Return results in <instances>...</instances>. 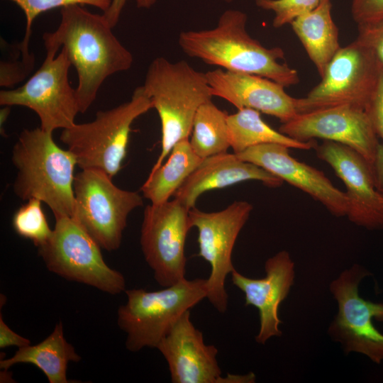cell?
<instances>
[{
    "instance_id": "obj_1",
    "label": "cell",
    "mask_w": 383,
    "mask_h": 383,
    "mask_svg": "<svg viewBox=\"0 0 383 383\" xmlns=\"http://www.w3.org/2000/svg\"><path fill=\"white\" fill-rule=\"evenodd\" d=\"M61 20L53 32L45 33V50H63L76 70L79 113L95 101L104 82L111 75L129 70L132 53L118 40L104 16L72 5L60 9Z\"/></svg>"
},
{
    "instance_id": "obj_2",
    "label": "cell",
    "mask_w": 383,
    "mask_h": 383,
    "mask_svg": "<svg viewBox=\"0 0 383 383\" xmlns=\"http://www.w3.org/2000/svg\"><path fill=\"white\" fill-rule=\"evenodd\" d=\"M247 20L240 10H226L211 29L181 32L179 45L189 57L226 70L262 76L284 87L299 83L298 72L285 62L283 49L266 48L250 36Z\"/></svg>"
},
{
    "instance_id": "obj_3",
    "label": "cell",
    "mask_w": 383,
    "mask_h": 383,
    "mask_svg": "<svg viewBox=\"0 0 383 383\" xmlns=\"http://www.w3.org/2000/svg\"><path fill=\"white\" fill-rule=\"evenodd\" d=\"M11 160L17 170L13 191L19 199H40L55 217H73L77 164L70 151L55 142L52 132L40 127L22 131L13 147Z\"/></svg>"
},
{
    "instance_id": "obj_4",
    "label": "cell",
    "mask_w": 383,
    "mask_h": 383,
    "mask_svg": "<svg viewBox=\"0 0 383 383\" xmlns=\"http://www.w3.org/2000/svg\"><path fill=\"white\" fill-rule=\"evenodd\" d=\"M142 86L161 123L162 150L153 171L177 143L189 138L197 110L213 95L206 72L196 70L184 60L172 62L162 57L151 62Z\"/></svg>"
},
{
    "instance_id": "obj_5",
    "label": "cell",
    "mask_w": 383,
    "mask_h": 383,
    "mask_svg": "<svg viewBox=\"0 0 383 383\" xmlns=\"http://www.w3.org/2000/svg\"><path fill=\"white\" fill-rule=\"evenodd\" d=\"M150 109L152 103L140 86L128 101L98 111L91 121L63 129L60 139L82 170H100L113 177L126 156L132 123Z\"/></svg>"
},
{
    "instance_id": "obj_6",
    "label": "cell",
    "mask_w": 383,
    "mask_h": 383,
    "mask_svg": "<svg viewBox=\"0 0 383 383\" xmlns=\"http://www.w3.org/2000/svg\"><path fill=\"white\" fill-rule=\"evenodd\" d=\"M125 292L127 301L118 309L117 323L126 334V349L135 353L156 348L178 319L206 298V279L184 278L157 291Z\"/></svg>"
},
{
    "instance_id": "obj_7",
    "label": "cell",
    "mask_w": 383,
    "mask_h": 383,
    "mask_svg": "<svg viewBox=\"0 0 383 383\" xmlns=\"http://www.w3.org/2000/svg\"><path fill=\"white\" fill-rule=\"evenodd\" d=\"M48 240L38 247L47 269L64 279L116 295L126 290L122 273L104 261L101 247L70 216H57Z\"/></svg>"
},
{
    "instance_id": "obj_8",
    "label": "cell",
    "mask_w": 383,
    "mask_h": 383,
    "mask_svg": "<svg viewBox=\"0 0 383 383\" xmlns=\"http://www.w3.org/2000/svg\"><path fill=\"white\" fill-rule=\"evenodd\" d=\"M73 218L107 251L118 250L130 213L142 206L138 192L115 185L105 172L84 169L74 180Z\"/></svg>"
},
{
    "instance_id": "obj_9",
    "label": "cell",
    "mask_w": 383,
    "mask_h": 383,
    "mask_svg": "<svg viewBox=\"0 0 383 383\" xmlns=\"http://www.w3.org/2000/svg\"><path fill=\"white\" fill-rule=\"evenodd\" d=\"M46 50L40 68L21 87L0 91L1 106H21L33 111L40 127L53 133L72 126L79 113L76 89L68 77L72 66L66 52Z\"/></svg>"
},
{
    "instance_id": "obj_10",
    "label": "cell",
    "mask_w": 383,
    "mask_h": 383,
    "mask_svg": "<svg viewBox=\"0 0 383 383\" xmlns=\"http://www.w3.org/2000/svg\"><path fill=\"white\" fill-rule=\"evenodd\" d=\"M379 65L357 40L341 47L327 65L321 82L308 94L295 99L298 114L349 105L366 109Z\"/></svg>"
},
{
    "instance_id": "obj_11",
    "label": "cell",
    "mask_w": 383,
    "mask_h": 383,
    "mask_svg": "<svg viewBox=\"0 0 383 383\" xmlns=\"http://www.w3.org/2000/svg\"><path fill=\"white\" fill-rule=\"evenodd\" d=\"M371 273L354 265L342 272L330 284V291L338 303V313L328 327L331 338L339 342L345 354L365 355L373 362L383 361V334L372 319L383 321V304L360 297L358 287Z\"/></svg>"
},
{
    "instance_id": "obj_12",
    "label": "cell",
    "mask_w": 383,
    "mask_h": 383,
    "mask_svg": "<svg viewBox=\"0 0 383 383\" xmlns=\"http://www.w3.org/2000/svg\"><path fill=\"white\" fill-rule=\"evenodd\" d=\"M252 209L249 202L238 201L216 212H204L196 207L189 210L190 226L198 231L197 255L211 267L206 298L219 313H225L228 308L225 283L235 270L232 262L233 247Z\"/></svg>"
},
{
    "instance_id": "obj_13",
    "label": "cell",
    "mask_w": 383,
    "mask_h": 383,
    "mask_svg": "<svg viewBox=\"0 0 383 383\" xmlns=\"http://www.w3.org/2000/svg\"><path fill=\"white\" fill-rule=\"evenodd\" d=\"M189 209L177 199L148 205L143 212L140 243L154 279L162 287L186 278L185 243Z\"/></svg>"
},
{
    "instance_id": "obj_14",
    "label": "cell",
    "mask_w": 383,
    "mask_h": 383,
    "mask_svg": "<svg viewBox=\"0 0 383 383\" xmlns=\"http://www.w3.org/2000/svg\"><path fill=\"white\" fill-rule=\"evenodd\" d=\"M156 348L167 361L172 383H250L253 373L222 377L217 348L204 343L202 333L186 311L160 340Z\"/></svg>"
},
{
    "instance_id": "obj_15",
    "label": "cell",
    "mask_w": 383,
    "mask_h": 383,
    "mask_svg": "<svg viewBox=\"0 0 383 383\" xmlns=\"http://www.w3.org/2000/svg\"><path fill=\"white\" fill-rule=\"evenodd\" d=\"M279 131L301 142L321 138L347 145L360 154L371 168L379 144L366 111L349 105L298 114L282 123Z\"/></svg>"
},
{
    "instance_id": "obj_16",
    "label": "cell",
    "mask_w": 383,
    "mask_h": 383,
    "mask_svg": "<svg viewBox=\"0 0 383 383\" xmlns=\"http://www.w3.org/2000/svg\"><path fill=\"white\" fill-rule=\"evenodd\" d=\"M315 150L317 157L329 165L346 187L348 219L367 229L383 228V193L377 189L367 160L350 147L333 141L324 140Z\"/></svg>"
},
{
    "instance_id": "obj_17",
    "label": "cell",
    "mask_w": 383,
    "mask_h": 383,
    "mask_svg": "<svg viewBox=\"0 0 383 383\" xmlns=\"http://www.w3.org/2000/svg\"><path fill=\"white\" fill-rule=\"evenodd\" d=\"M240 160L257 165L319 201L333 216H347L349 199L325 174L289 152V148L277 143L251 147L235 154Z\"/></svg>"
},
{
    "instance_id": "obj_18",
    "label": "cell",
    "mask_w": 383,
    "mask_h": 383,
    "mask_svg": "<svg viewBox=\"0 0 383 383\" xmlns=\"http://www.w3.org/2000/svg\"><path fill=\"white\" fill-rule=\"evenodd\" d=\"M265 270V277L261 279L245 277L236 270L231 273L233 284L245 294V306H253L258 310L260 328L255 341L260 344L282 335L279 307L288 296L295 277L294 262L286 250L268 258Z\"/></svg>"
},
{
    "instance_id": "obj_19",
    "label": "cell",
    "mask_w": 383,
    "mask_h": 383,
    "mask_svg": "<svg viewBox=\"0 0 383 383\" xmlns=\"http://www.w3.org/2000/svg\"><path fill=\"white\" fill-rule=\"evenodd\" d=\"M213 96L238 109L248 108L277 118L282 123L296 117L295 99L282 84L248 73L216 69L206 72Z\"/></svg>"
},
{
    "instance_id": "obj_20",
    "label": "cell",
    "mask_w": 383,
    "mask_h": 383,
    "mask_svg": "<svg viewBox=\"0 0 383 383\" xmlns=\"http://www.w3.org/2000/svg\"><path fill=\"white\" fill-rule=\"evenodd\" d=\"M250 180L260 181L272 188L284 182L261 167L240 160L234 152H226L203 159L174 196L191 209L199 196L207 191Z\"/></svg>"
},
{
    "instance_id": "obj_21",
    "label": "cell",
    "mask_w": 383,
    "mask_h": 383,
    "mask_svg": "<svg viewBox=\"0 0 383 383\" xmlns=\"http://www.w3.org/2000/svg\"><path fill=\"white\" fill-rule=\"evenodd\" d=\"M82 359L64 336L63 326L57 323L52 332L40 343L18 348L9 358H1L0 368L9 370L19 363L32 364L40 369L50 383H67V365Z\"/></svg>"
},
{
    "instance_id": "obj_22",
    "label": "cell",
    "mask_w": 383,
    "mask_h": 383,
    "mask_svg": "<svg viewBox=\"0 0 383 383\" xmlns=\"http://www.w3.org/2000/svg\"><path fill=\"white\" fill-rule=\"evenodd\" d=\"M331 0H323L316 8L290 23L321 77L341 48L338 28L331 16Z\"/></svg>"
},
{
    "instance_id": "obj_23",
    "label": "cell",
    "mask_w": 383,
    "mask_h": 383,
    "mask_svg": "<svg viewBox=\"0 0 383 383\" xmlns=\"http://www.w3.org/2000/svg\"><path fill=\"white\" fill-rule=\"evenodd\" d=\"M169 155L166 162L150 171L140 188L151 204L168 201L203 160L193 150L189 138L177 143Z\"/></svg>"
},
{
    "instance_id": "obj_24",
    "label": "cell",
    "mask_w": 383,
    "mask_h": 383,
    "mask_svg": "<svg viewBox=\"0 0 383 383\" xmlns=\"http://www.w3.org/2000/svg\"><path fill=\"white\" fill-rule=\"evenodd\" d=\"M227 123L230 145L235 154L266 143L281 144L303 150L315 148L317 145L314 140L301 142L275 131L262 119L259 111L252 109H238L228 116Z\"/></svg>"
},
{
    "instance_id": "obj_25",
    "label": "cell",
    "mask_w": 383,
    "mask_h": 383,
    "mask_svg": "<svg viewBox=\"0 0 383 383\" xmlns=\"http://www.w3.org/2000/svg\"><path fill=\"white\" fill-rule=\"evenodd\" d=\"M228 116L211 100L203 104L197 110L189 143L195 153L202 159L226 152L231 147Z\"/></svg>"
},
{
    "instance_id": "obj_26",
    "label": "cell",
    "mask_w": 383,
    "mask_h": 383,
    "mask_svg": "<svg viewBox=\"0 0 383 383\" xmlns=\"http://www.w3.org/2000/svg\"><path fill=\"white\" fill-rule=\"evenodd\" d=\"M42 203L38 199L27 200L14 213L12 218L15 232L30 240L37 248L44 244L52 232L42 209Z\"/></svg>"
},
{
    "instance_id": "obj_27",
    "label": "cell",
    "mask_w": 383,
    "mask_h": 383,
    "mask_svg": "<svg viewBox=\"0 0 383 383\" xmlns=\"http://www.w3.org/2000/svg\"><path fill=\"white\" fill-rule=\"evenodd\" d=\"M18 5L26 16V30L22 42L29 45L32 26L35 18L40 13L56 8L72 5H90L106 11L113 0H10Z\"/></svg>"
},
{
    "instance_id": "obj_28",
    "label": "cell",
    "mask_w": 383,
    "mask_h": 383,
    "mask_svg": "<svg viewBox=\"0 0 383 383\" xmlns=\"http://www.w3.org/2000/svg\"><path fill=\"white\" fill-rule=\"evenodd\" d=\"M14 45V57L11 60H1L0 62V86L11 87L23 81L33 71L35 57L29 49L21 43Z\"/></svg>"
},
{
    "instance_id": "obj_29",
    "label": "cell",
    "mask_w": 383,
    "mask_h": 383,
    "mask_svg": "<svg viewBox=\"0 0 383 383\" xmlns=\"http://www.w3.org/2000/svg\"><path fill=\"white\" fill-rule=\"evenodd\" d=\"M323 0H255L259 8L274 13L272 26L280 28L297 16L312 11Z\"/></svg>"
},
{
    "instance_id": "obj_30",
    "label": "cell",
    "mask_w": 383,
    "mask_h": 383,
    "mask_svg": "<svg viewBox=\"0 0 383 383\" xmlns=\"http://www.w3.org/2000/svg\"><path fill=\"white\" fill-rule=\"evenodd\" d=\"M358 43L367 48L383 67V18L357 24Z\"/></svg>"
},
{
    "instance_id": "obj_31",
    "label": "cell",
    "mask_w": 383,
    "mask_h": 383,
    "mask_svg": "<svg viewBox=\"0 0 383 383\" xmlns=\"http://www.w3.org/2000/svg\"><path fill=\"white\" fill-rule=\"evenodd\" d=\"M365 111L377 136L383 141V67L379 66L376 84Z\"/></svg>"
},
{
    "instance_id": "obj_32",
    "label": "cell",
    "mask_w": 383,
    "mask_h": 383,
    "mask_svg": "<svg viewBox=\"0 0 383 383\" xmlns=\"http://www.w3.org/2000/svg\"><path fill=\"white\" fill-rule=\"evenodd\" d=\"M351 14L357 24L383 18V0H352Z\"/></svg>"
},
{
    "instance_id": "obj_33",
    "label": "cell",
    "mask_w": 383,
    "mask_h": 383,
    "mask_svg": "<svg viewBox=\"0 0 383 383\" xmlns=\"http://www.w3.org/2000/svg\"><path fill=\"white\" fill-rule=\"evenodd\" d=\"M30 344V340L14 332L4 322L1 313L0 314V348L11 346L21 348Z\"/></svg>"
},
{
    "instance_id": "obj_34",
    "label": "cell",
    "mask_w": 383,
    "mask_h": 383,
    "mask_svg": "<svg viewBox=\"0 0 383 383\" xmlns=\"http://www.w3.org/2000/svg\"><path fill=\"white\" fill-rule=\"evenodd\" d=\"M374 185L377 189L383 192V144H379L372 167Z\"/></svg>"
},
{
    "instance_id": "obj_35",
    "label": "cell",
    "mask_w": 383,
    "mask_h": 383,
    "mask_svg": "<svg viewBox=\"0 0 383 383\" xmlns=\"http://www.w3.org/2000/svg\"><path fill=\"white\" fill-rule=\"evenodd\" d=\"M127 1L128 0H113L109 9L104 12V16L112 28L117 24Z\"/></svg>"
},
{
    "instance_id": "obj_36",
    "label": "cell",
    "mask_w": 383,
    "mask_h": 383,
    "mask_svg": "<svg viewBox=\"0 0 383 383\" xmlns=\"http://www.w3.org/2000/svg\"><path fill=\"white\" fill-rule=\"evenodd\" d=\"M9 113H10V106H4L3 109H1V112H0L1 128L2 127V125H4L6 121L7 120Z\"/></svg>"
},
{
    "instance_id": "obj_37",
    "label": "cell",
    "mask_w": 383,
    "mask_h": 383,
    "mask_svg": "<svg viewBox=\"0 0 383 383\" xmlns=\"http://www.w3.org/2000/svg\"><path fill=\"white\" fill-rule=\"evenodd\" d=\"M157 0H135L138 8L149 9Z\"/></svg>"
},
{
    "instance_id": "obj_38",
    "label": "cell",
    "mask_w": 383,
    "mask_h": 383,
    "mask_svg": "<svg viewBox=\"0 0 383 383\" xmlns=\"http://www.w3.org/2000/svg\"><path fill=\"white\" fill-rule=\"evenodd\" d=\"M223 1H225L226 3H231L232 2L233 0H222Z\"/></svg>"
},
{
    "instance_id": "obj_39",
    "label": "cell",
    "mask_w": 383,
    "mask_h": 383,
    "mask_svg": "<svg viewBox=\"0 0 383 383\" xmlns=\"http://www.w3.org/2000/svg\"><path fill=\"white\" fill-rule=\"evenodd\" d=\"M382 193H383V192Z\"/></svg>"
}]
</instances>
